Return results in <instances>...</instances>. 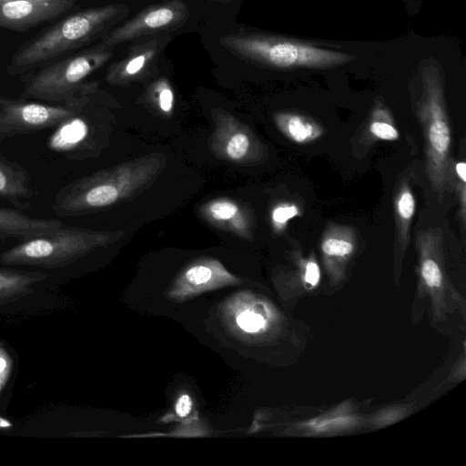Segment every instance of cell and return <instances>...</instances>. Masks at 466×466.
Listing matches in <instances>:
<instances>
[{"label":"cell","instance_id":"cell-28","mask_svg":"<svg viewBox=\"0 0 466 466\" xmlns=\"http://www.w3.org/2000/svg\"><path fill=\"white\" fill-rule=\"evenodd\" d=\"M10 426H11V423L8 420L0 417V428H7Z\"/></svg>","mask_w":466,"mask_h":466},{"label":"cell","instance_id":"cell-11","mask_svg":"<svg viewBox=\"0 0 466 466\" xmlns=\"http://www.w3.org/2000/svg\"><path fill=\"white\" fill-rule=\"evenodd\" d=\"M210 147L214 153L233 163H248L258 156V143L248 127L233 116L217 112Z\"/></svg>","mask_w":466,"mask_h":466},{"label":"cell","instance_id":"cell-9","mask_svg":"<svg viewBox=\"0 0 466 466\" xmlns=\"http://www.w3.org/2000/svg\"><path fill=\"white\" fill-rule=\"evenodd\" d=\"M189 17V7L184 0H167L151 5L123 24L113 27L100 43L115 48L126 42L171 33Z\"/></svg>","mask_w":466,"mask_h":466},{"label":"cell","instance_id":"cell-19","mask_svg":"<svg viewBox=\"0 0 466 466\" xmlns=\"http://www.w3.org/2000/svg\"><path fill=\"white\" fill-rule=\"evenodd\" d=\"M394 213L397 228V239L402 250L409 242L410 228L415 213V198L409 183H402L394 200Z\"/></svg>","mask_w":466,"mask_h":466},{"label":"cell","instance_id":"cell-21","mask_svg":"<svg viewBox=\"0 0 466 466\" xmlns=\"http://www.w3.org/2000/svg\"><path fill=\"white\" fill-rule=\"evenodd\" d=\"M151 91L159 109L166 114H170L174 106V93L169 82L165 78L158 79L153 83Z\"/></svg>","mask_w":466,"mask_h":466},{"label":"cell","instance_id":"cell-7","mask_svg":"<svg viewBox=\"0 0 466 466\" xmlns=\"http://www.w3.org/2000/svg\"><path fill=\"white\" fill-rule=\"evenodd\" d=\"M441 243L442 234L440 228H428L417 234L420 289L430 297L435 321L445 319L447 314L464 306L462 297L447 278Z\"/></svg>","mask_w":466,"mask_h":466},{"label":"cell","instance_id":"cell-3","mask_svg":"<svg viewBox=\"0 0 466 466\" xmlns=\"http://www.w3.org/2000/svg\"><path fill=\"white\" fill-rule=\"evenodd\" d=\"M219 43L236 56L279 69L327 68L344 65L356 58L350 54L309 43L258 33L225 35L220 37Z\"/></svg>","mask_w":466,"mask_h":466},{"label":"cell","instance_id":"cell-10","mask_svg":"<svg viewBox=\"0 0 466 466\" xmlns=\"http://www.w3.org/2000/svg\"><path fill=\"white\" fill-rule=\"evenodd\" d=\"M170 39V34L166 33L136 40L124 57L110 65L106 80L111 85H127L142 79L149 74Z\"/></svg>","mask_w":466,"mask_h":466},{"label":"cell","instance_id":"cell-22","mask_svg":"<svg viewBox=\"0 0 466 466\" xmlns=\"http://www.w3.org/2000/svg\"><path fill=\"white\" fill-rule=\"evenodd\" d=\"M377 118L373 119L369 126L370 133L381 140L394 141L400 137L399 131L392 125V120L386 121V117L380 118L374 111Z\"/></svg>","mask_w":466,"mask_h":466},{"label":"cell","instance_id":"cell-25","mask_svg":"<svg viewBox=\"0 0 466 466\" xmlns=\"http://www.w3.org/2000/svg\"><path fill=\"white\" fill-rule=\"evenodd\" d=\"M303 279L309 289L315 288L319 282L320 269L314 255L303 259Z\"/></svg>","mask_w":466,"mask_h":466},{"label":"cell","instance_id":"cell-12","mask_svg":"<svg viewBox=\"0 0 466 466\" xmlns=\"http://www.w3.org/2000/svg\"><path fill=\"white\" fill-rule=\"evenodd\" d=\"M77 0H17L0 3V26L25 29L56 17Z\"/></svg>","mask_w":466,"mask_h":466},{"label":"cell","instance_id":"cell-29","mask_svg":"<svg viewBox=\"0 0 466 466\" xmlns=\"http://www.w3.org/2000/svg\"><path fill=\"white\" fill-rule=\"evenodd\" d=\"M12 1H17V0H0V3L12 2Z\"/></svg>","mask_w":466,"mask_h":466},{"label":"cell","instance_id":"cell-8","mask_svg":"<svg viewBox=\"0 0 466 466\" xmlns=\"http://www.w3.org/2000/svg\"><path fill=\"white\" fill-rule=\"evenodd\" d=\"M90 95H81L64 103H41L0 96V139L53 129Z\"/></svg>","mask_w":466,"mask_h":466},{"label":"cell","instance_id":"cell-1","mask_svg":"<svg viewBox=\"0 0 466 466\" xmlns=\"http://www.w3.org/2000/svg\"><path fill=\"white\" fill-rule=\"evenodd\" d=\"M166 160L153 153L73 181L56 192L52 210L58 217H76L129 200L151 186Z\"/></svg>","mask_w":466,"mask_h":466},{"label":"cell","instance_id":"cell-14","mask_svg":"<svg viewBox=\"0 0 466 466\" xmlns=\"http://www.w3.org/2000/svg\"><path fill=\"white\" fill-rule=\"evenodd\" d=\"M201 216L211 225L237 236L250 239L253 230V216L248 208L238 201L219 198L205 203Z\"/></svg>","mask_w":466,"mask_h":466},{"label":"cell","instance_id":"cell-24","mask_svg":"<svg viewBox=\"0 0 466 466\" xmlns=\"http://www.w3.org/2000/svg\"><path fill=\"white\" fill-rule=\"evenodd\" d=\"M237 323L244 331L255 333L258 332L265 327L266 320L262 315L247 310L241 312L237 317Z\"/></svg>","mask_w":466,"mask_h":466},{"label":"cell","instance_id":"cell-4","mask_svg":"<svg viewBox=\"0 0 466 466\" xmlns=\"http://www.w3.org/2000/svg\"><path fill=\"white\" fill-rule=\"evenodd\" d=\"M418 116L424 139L426 174L441 201L453 185L450 159L451 131L441 77L438 68L431 65L423 68Z\"/></svg>","mask_w":466,"mask_h":466},{"label":"cell","instance_id":"cell-23","mask_svg":"<svg viewBox=\"0 0 466 466\" xmlns=\"http://www.w3.org/2000/svg\"><path fill=\"white\" fill-rule=\"evenodd\" d=\"M299 215L298 206L291 203L277 205L271 211V222L276 230H281L293 218Z\"/></svg>","mask_w":466,"mask_h":466},{"label":"cell","instance_id":"cell-18","mask_svg":"<svg viewBox=\"0 0 466 466\" xmlns=\"http://www.w3.org/2000/svg\"><path fill=\"white\" fill-rule=\"evenodd\" d=\"M47 277L41 272L0 268V304L31 293L34 286Z\"/></svg>","mask_w":466,"mask_h":466},{"label":"cell","instance_id":"cell-13","mask_svg":"<svg viewBox=\"0 0 466 466\" xmlns=\"http://www.w3.org/2000/svg\"><path fill=\"white\" fill-rule=\"evenodd\" d=\"M357 248L354 231L346 226L330 225L324 232L320 250L327 273L332 282L340 281Z\"/></svg>","mask_w":466,"mask_h":466},{"label":"cell","instance_id":"cell-20","mask_svg":"<svg viewBox=\"0 0 466 466\" xmlns=\"http://www.w3.org/2000/svg\"><path fill=\"white\" fill-rule=\"evenodd\" d=\"M359 421V418L349 412L348 409H337L327 415L302 423L300 431H305L309 434H329L351 429L357 426Z\"/></svg>","mask_w":466,"mask_h":466},{"label":"cell","instance_id":"cell-30","mask_svg":"<svg viewBox=\"0 0 466 466\" xmlns=\"http://www.w3.org/2000/svg\"><path fill=\"white\" fill-rule=\"evenodd\" d=\"M221 1H222L223 3H228V2H230V1H232V0H221Z\"/></svg>","mask_w":466,"mask_h":466},{"label":"cell","instance_id":"cell-16","mask_svg":"<svg viewBox=\"0 0 466 466\" xmlns=\"http://www.w3.org/2000/svg\"><path fill=\"white\" fill-rule=\"evenodd\" d=\"M61 223L56 218H35L16 209L0 208V239H28L52 232Z\"/></svg>","mask_w":466,"mask_h":466},{"label":"cell","instance_id":"cell-2","mask_svg":"<svg viewBox=\"0 0 466 466\" xmlns=\"http://www.w3.org/2000/svg\"><path fill=\"white\" fill-rule=\"evenodd\" d=\"M128 12L127 5L109 4L67 16L19 49L10 63L8 72L21 74L103 37Z\"/></svg>","mask_w":466,"mask_h":466},{"label":"cell","instance_id":"cell-17","mask_svg":"<svg viewBox=\"0 0 466 466\" xmlns=\"http://www.w3.org/2000/svg\"><path fill=\"white\" fill-rule=\"evenodd\" d=\"M274 121L282 134L295 143H309L323 134V128L318 122L301 114L278 113L274 116Z\"/></svg>","mask_w":466,"mask_h":466},{"label":"cell","instance_id":"cell-27","mask_svg":"<svg viewBox=\"0 0 466 466\" xmlns=\"http://www.w3.org/2000/svg\"><path fill=\"white\" fill-rule=\"evenodd\" d=\"M192 409V400L187 394L181 395L175 405L176 413L183 418L189 414Z\"/></svg>","mask_w":466,"mask_h":466},{"label":"cell","instance_id":"cell-26","mask_svg":"<svg viewBox=\"0 0 466 466\" xmlns=\"http://www.w3.org/2000/svg\"><path fill=\"white\" fill-rule=\"evenodd\" d=\"M13 361L8 352L0 346V393L5 386L12 371Z\"/></svg>","mask_w":466,"mask_h":466},{"label":"cell","instance_id":"cell-5","mask_svg":"<svg viewBox=\"0 0 466 466\" xmlns=\"http://www.w3.org/2000/svg\"><path fill=\"white\" fill-rule=\"evenodd\" d=\"M124 232L101 231L61 225L54 231L28 239L0 254V263L13 266L60 268L89 252L112 244Z\"/></svg>","mask_w":466,"mask_h":466},{"label":"cell","instance_id":"cell-6","mask_svg":"<svg viewBox=\"0 0 466 466\" xmlns=\"http://www.w3.org/2000/svg\"><path fill=\"white\" fill-rule=\"evenodd\" d=\"M114 56V48L102 43L43 68L26 83L22 96L49 103L67 102L94 93L96 85L85 80Z\"/></svg>","mask_w":466,"mask_h":466},{"label":"cell","instance_id":"cell-15","mask_svg":"<svg viewBox=\"0 0 466 466\" xmlns=\"http://www.w3.org/2000/svg\"><path fill=\"white\" fill-rule=\"evenodd\" d=\"M35 194L25 167L5 157L0 150V198L22 209L30 206Z\"/></svg>","mask_w":466,"mask_h":466}]
</instances>
